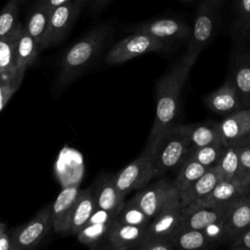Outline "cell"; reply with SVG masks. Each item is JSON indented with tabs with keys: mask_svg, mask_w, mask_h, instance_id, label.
<instances>
[{
	"mask_svg": "<svg viewBox=\"0 0 250 250\" xmlns=\"http://www.w3.org/2000/svg\"><path fill=\"white\" fill-rule=\"evenodd\" d=\"M229 247L232 250H250V228L236 235L229 243Z\"/></svg>",
	"mask_w": 250,
	"mask_h": 250,
	"instance_id": "cell-39",
	"label": "cell"
},
{
	"mask_svg": "<svg viewBox=\"0 0 250 250\" xmlns=\"http://www.w3.org/2000/svg\"><path fill=\"white\" fill-rule=\"evenodd\" d=\"M227 145L223 141L192 149L189 156L207 168L216 166L220 161Z\"/></svg>",
	"mask_w": 250,
	"mask_h": 250,
	"instance_id": "cell-31",
	"label": "cell"
},
{
	"mask_svg": "<svg viewBox=\"0 0 250 250\" xmlns=\"http://www.w3.org/2000/svg\"><path fill=\"white\" fill-rule=\"evenodd\" d=\"M221 180H223V177L217 165L207 169L201 177H199L184 191L179 193L183 207L207 195Z\"/></svg>",
	"mask_w": 250,
	"mask_h": 250,
	"instance_id": "cell-19",
	"label": "cell"
},
{
	"mask_svg": "<svg viewBox=\"0 0 250 250\" xmlns=\"http://www.w3.org/2000/svg\"><path fill=\"white\" fill-rule=\"evenodd\" d=\"M75 1H78V2L82 3V2H84V1H87V0H75Z\"/></svg>",
	"mask_w": 250,
	"mask_h": 250,
	"instance_id": "cell-49",
	"label": "cell"
},
{
	"mask_svg": "<svg viewBox=\"0 0 250 250\" xmlns=\"http://www.w3.org/2000/svg\"><path fill=\"white\" fill-rule=\"evenodd\" d=\"M182 216L183 205L180 200L179 192L173 186L166 204L147 225L146 235L169 236L179 227Z\"/></svg>",
	"mask_w": 250,
	"mask_h": 250,
	"instance_id": "cell-10",
	"label": "cell"
},
{
	"mask_svg": "<svg viewBox=\"0 0 250 250\" xmlns=\"http://www.w3.org/2000/svg\"><path fill=\"white\" fill-rule=\"evenodd\" d=\"M6 231V229H5V225H3L2 223H0V233H3Z\"/></svg>",
	"mask_w": 250,
	"mask_h": 250,
	"instance_id": "cell-45",
	"label": "cell"
},
{
	"mask_svg": "<svg viewBox=\"0 0 250 250\" xmlns=\"http://www.w3.org/2000/svg\"><path fill=\"white\" fill-rule=\"evenodd\" d=\"M93 190L97 208L108 211L116 216L125 202V196L116 188L113 176H104L101 178Z\"/></svg>",
	"mask_w": 250,
	"mask_h": 250,
	"instance_id": "cell-18",
	"label": "cell"
},
{
	"mask_svg": "<svg viewBox=\"0 0 250 250\" xmlns=\"http://www.w3.org/2000/svg\"><path fill=\"white\" fill-rule=\"evenodd\" d=\"M21 27V23H20L17 29L10 35L0 37V74L17 69L15 61V43Z\"/></svg>",
	"mask_w": 250,
	"mask_h": 250,
	"instance_id": "cell-29",
	"label": "cell"
},
{
	"mask_svg": "<svg viewBox=\"0 0 250 250\" xmlns=\"http://www.w3.org/2000/svg\"><path fill=\"white\" fill-rule=\"evenodd\" d=\"M204 2L207 3L208 5H210L211 7L215 8V9H218L221 6L223 0H204Z\"/></svg>",
	"mask_w": 250,
	"mask_h": 250,
	"instance_id": "cell-43",
	"label": "cell"
},
{
	"mask_svg": "<svg viewBox=\"0 0 250 250\" xmlns=\"http://www.w3.org/2000/svg\"><path fill=\"white\" fill-rule=\"evenodd\" d=\"M235 146H250V136H248L247 138L238 142L237 144H235Z\"/></svg>",
	"mask_w": 250,
	"mask_h": 250,
	"instance_id": "cell-44",
	"label": "cell"
},
{
	"mask_svg": "<svg viewBox=\"0 0 250 250\" xmlns=\"http://www.w3.org/2000/svg\"><path fill=\"white\" fill-rule=\"evenodd\" d=\"M113 221L107 223H92L87 224L83 229L77 232V239L80 243L85 244L91 248L97 247V245L106 238L107 232Z\"/></svg>",
	"mask_w": 250,
	"mask_h": 250,
	"instance_id": "cell-28",
	"label": "cell"
},
{
	"mask_svg": "<svg viewBox=\"0 0 250 250\" xmlns=\"http://www.w3.org/2000/svg\"><path fill=\"white\" fill-rule=\"evenodd\" d=\"M191 151L192 147L182 125L174 124L162 136L151 153L154 176L164 175L168 171L179 167Z\"/></svg>",
	"mask_w": 250,
	"mask_h": 250,
	"instance_id": "cell-3",
	"label": "cell"
},
{
	"mask_svg": "<svg viewBox=\"0 0 250 250\" xmlns=\"http://www.w3.org/2000/svg\"><path fill=\"white\" fill-rule=\"evenodd\" d=\"M168 238L174 249L198 250L213 247L202 229L177 228Z\"/></svg>",
	"mask_w": 250,
	"mask_h": 250,
	"instance_id": "cell-24",
	"label": "cell"
},
{
	"mask_svg": "<svg viewBox=\"0 0 250 250\" xmlns=\"http://www.w3.org/2000/svg\"><path fill=\"white\" fill-rule=\"evenodd\" d=\"M247 192L248 188L239 181L223 179L207 195L194 200L193 203L200 205L229 204L245 195Z\"/></svg>",
	"mask_w": 250,
	"mask_h": 250,
	"instance_id": "cell-17",
	"label": "cell"
},
{
	"mask_svg": "<svg viewBox=\"0 0 250 250\" xmlns=\"http://www.w3.org/2000/svg\"><path fill=\"white\" fill-rule=\"evenodd\" d=\"M80 192L79 184L64 187L52 204V228L60 233L69 232L71 214Z\"/></svg>",
	"mask_w": 250,
	"mask_h": 250,
	"instance_id": "cell-11",
	"label": "cell"
},
{
	"mask_svg": "<svg viewBox=\"0 0 250 250\" xmlns=\"http://www.w3.org/2000/svg\"><path fill=\"white\" fill-rule=\"evenodd\" d=\"M218 28L217 9L204 1L199 5L195 14L189 42L184 58L194 64L199 54L207 47L216 34Z\"/></svg>",
	"mask_w": 250,
	"mask_h": 250,
	"instance_id": "cell-5",
	"label": "cell"
},
{
	"mask_svg": "<svg viewBox=\"0 0 250 250\" xmlns=\"http://www.w3.org/2000/svg\"><path fill=\"white\" fill-rule=\"evenodd\" d=\"M204 102L212 111L220 114H229L239 109L242 104L231 79L227 80L218 90L206 96Z\"/></svg>",
	"mask_w": 250,
	"mask_h": 250,
	"instance_id": "cell-16",
	"label": "cell"
},
{
	"mask_svg": "<svg viewBox=\"0 0 250 250\" xmlns=\"http://www.w3.org/2000/svg\"><path fill=\"white\" fill-rule=\"evenodd\" d=\"M146 227L127 225L114 218L106 236L109 248L113 250H136L146 235Z\"/></svg>",
	"mask_w": 250,
	"mask_h": 250,
	"instance_id": "cell-15",
	"label": "cell"
},
{
	"mask_svg": "<svg viewBox=\"0 0 250 250\" xmlns=\"http://www.w3.org/2000/svg\"><path fill=\"white\" fill-rule=\"evenodd\" d=\"M207 169L209 168L203 166L188 155L179 166V171L175 181L173 182V186L180 193L201 177Z\"/></svg>",
	"mask_w": 250,
	"mask_h": 250,
	"instance_id": "cell-26",
	"label": "cell"
},
{
	"mask_svg": "<svg viewBox=\"0 0 250 250\" xmlns=\"http://www.w3.org/2000/svg\"><path fill=\"white\" fill-rule=\"evenodd\" d=\"M96 209L97 205L93 188L80 189L78 199L71 214L69 233L77 234V232L87 225Z\"/></svg>",
	"mask_w": 250,
	"mask_h": 250,
	"instance_id": "cell-21",
	"label": "cell"
},
{
	"mask_svg": "<svg viewBox=\"0 0 250 250\" xmlns=\"http://www.w3.org/2000/svg\"><path fill=\"white\" fill-rule=\"evenodd\" d=\"M39 52L38 44L21 24L15 43L16 68L25 71L28 66L34 63Z\"/></svg>",
	"mask_w": 250,
	"mask_h": 250,
	"instance_id": "cell-22",
	"label": "cell"
},
{
	"mask_svg": "<svg viewBox=\"0 0 250 250\" xmlns=\"http://www.w3.org/2000/svg\"><path fill=\"white\" fill-rule=\"evenodd\" d=\"M51 10L45 0H38L30 10L23 27L33 37L39 46L40 51L47 33Z\"/></svg>",
	"mask_w": 250,
	"mask_h": 250,
	"instance_id": "cell-20",
	"label": "cell"
},
{
	"mask_svg": "<svg viewBox=\"0 0 250 250\" xmlns=\"http://www.w3.org/2000/svg\"><path fill=\"white\" fill-rule=\"evenodd\" d=\"M19 6L8 1L0 12V37H4L13 33L19 26Z\"/></svg>",
	"mask_w": 250,
	"mask_h": 250,
	"instance_id": "cell-35",
	"label": "cell"
},
{
	"mask_svg": "<svg viewBox=\"0 0 250 250\" xmlns=\"http://www.w3.org/2000/svg\"><path fill=\"white\" fill-rule=\"evenodd\" d=\"M136 250H174V248L168 236L145 235L136 247Z\"/></svg>",
	"mask_w": 250,
	"mask_h": 250,
	"instance_id": "cell-37",
	"label": "cell"
},
{
	"mask_svg": "<svg viewBox=\"0 0 250 250\" xmlns=\"http://www.w3.org/2000/svg\"><path fill=\"white\" fill-rule=\"evenodd\" d=\"M225 222L233 238L250 228V202L246 194L230 203L225 215Z\"/></svg>",
	"mask_w": 250,
	"mask_h": 250,
	"instance_id": "cell-23",
	"label": "cell"
},
{
	"mask_svg": "<svg viewBox=\"0 0 250 250\" xmlns=\"http://www.w3.org/2000/svg\"><path fill=\"white\" fill-rule=\"evenodd\" d=\"M71 0H45L47 6L50 8V9H54L56 7H59L64 3H67Z\"/></svg>",
	"mask_w": 250,
	"mask_h": 250,
	"instance_id": "cell-41",
	"label": "cell"
},
{
	"mask_svg": "<svg viewBox=\"0 0 250 250\" xmlns=\"http://www.w3.org/2000/svg\"><path fill=\"white\" fill-rule=\"evenodd\" d=\"M181 1H186V2H190V1H194V0H181Z\"/></svg>",
	"mask_w": 250,
	"mask_h": 250,
	"instance_id": "cell-50",
	"label": "cell"
},
{
	"mask_svg": "<svg viewBox=\"0 0 250 250\" xmlns=\"http://www.w3.org/2000/svg\"><path fill=\"white\" fill-rule=\"evenodd\" d=\"M154 177L152 156L144 150L138 158L113 176V182L118 191L126 196L132 190L144 188Z\"/></svg>",
	"mask_w": 250,
	"mask_h": 250,
	"instance_id": "cell-7",
	"label": "cell"
},
{
	"mask_svg": "<svg viewBox=\"0 0 250 250\" xmlns=\"http://www.w3.org/2000/svg\"><path fill=\"white\" fill-rule=\"evenodd\" d=\"M237 147L239 154V172L237 181L247 188V183L250 180V146H237Z\"/></svg>",
	"mask_w": 250,
	"mask_h": 250,
	"instance_id": "cell-38",
	"label": "cell"
},
{
	"mask_svg": "<svg viewBox=\"0 0 250 250\" xmlns=\"http://www.w3.org/2000/svg\"><path fill=\"white\" fill-rule=\"evenodd\" d=\"M113 26L103 22L74 43L62 55L57 85L62 89L81 76L97 60L113 33Z\"/></svg>",
	"mask_w": 250,
	"mask_h": 250,
	"instance_id": "cell-2",
	"label": "cell"
},
{
	"mask_svg": "<svg viewBox=\"0 0 250 250\" xmlns=\"http://www.w3.org/2000/svg\"><path fill=\"white\" fill-rule=\"evenodd\" d=\"M217 124L221 139L227 146L237 144L250 136V106L229 113Z\"/></svg>",
	"mask_w": 250,
	"mask_h": 250,
	"instance_id": "cell-14",
	"label": "cell"
},
{
	"mask_svg": "<svg viewBox=\"0 0 250 250\" xmlns=\"http://www.w3.org/2000/svg\"><path fill=\"white\" fill-rule=\"evenodd\" d=\"M110 0H94V5L93 7L95 9H101L103 7H104Z\"/></svg>",
	"mask_w": 250,
	"mask_h": 250,
	"instance_id": "cell-42",
	"label": "cell"
},
{
	"mask_svg": "<svg viewBox=\"0 0 250 250\" xmlns=\"http://www.w3.org/2000/svg\"><path fill=\"white\" fill-rule=\"evenodd\" d=\"M126 30L131 33H146L169 43L186 40L190 36L191 32L189 25L186 21L176 18H159L143 21L128 26Z\"/></svg>",
	"mask_w": 250,
	"mask_h": 250,
	"instance_id": "cell-9",
	"label": "cell"
},
{
	"mask_svg": "<svg viewBox=\"0 0 250 250\" xmlns=\"http://www.w3.org/2000/svg\"><path fill=\"white\" fill-rule=\"evenodd\" d=\"M246 195H247V197H248V200H249V202H250V190L246 193Z\"/></svg>",
	"mask_w": 250,
	"mask_h": 250,
	"instance_id": "cell-47",
	"label": "cell"
},
{
	"mask_svg": "<svg viewBox=\"0 0 250 250\" xmlns=\"http://www.w3.org/2000/svg\"><path fill=\"white\" fill-rule=\"evenodd\" d=\"M115 219L127 225L140 227H147L150 222V219L132 199L128 202H124L122 208L115 216Z\"/></svg>",
	"mask_w": 250,
	"mask_h": 250,
	"instance_id": "cell-33",
	"label": "cell"
},
{
	"mask_svg": "<svg viewBox=\"0 0 250 250\" xmlns=\"http://www.w3.org/2000/svg\"><path fill=\"white\" fill-rule=\"evenodd\" d=\"M182 128L192 149L222 141L218 124H187Z\"/></svg>",
	"mask_w": 250,
	"mask_h": 250,
	"instance_id": "cell-25",
	"label": "cell"
},
{
	"mask_svg": "<svg viewBox=\"0 0 250 250\" xmlns=\"http://www.w3.org/2000/svg\"><path fill=\"white\" fill-rule=\"evenodd\" d=\"M172 188L173 182L160 180L152 186L142 189L131 199L151 220L166 204Z\"/></svg>",
	"mask_w": 250,
	"mask_h": 250,
	"instance_id": "cell-13",
	"label": "cell"
},
{
	"mask_svg": "<svg viewBox=\"0 0 250 250\" xmlns=\"http://www.w3.org/2000/svg\"><path fill=\"white\" fill-rule=\"evenodd\" d=\"M192 63L182 57L156 84V112L145 151L151 154L162 136L175 124L181 92Z\"/></svg>",
	"mask_w": 250,
	"mask_h": 250,
	"instance_id": "cell-1",
	"label": "cell"
},
{
	"mask_svg": "<svg viewBox=\"0 0 250 250\" xmlns=\"http://www.w3.org/2000/svg\"><path fill=\"white\" fill-rule=\"evenodd\" d=\"M81 10V3L71 0L51 10L47 33L42 50L56 46L69 33Z\"/></svg>",
	"mask_w": 250,
	"mask_h": 250,
	"instance_id": "cell-8",
	"label": "cell"
},
{
	"mask_svg": "<svg viewBox=\"0 0 250 250\" xmlns=\"http://www.w3.org/2000/svg\"><path fill=\"white\" fill-rule=\"evenodd\" d=\"M248 34H249V35H250V29H249V31H248Z\"/></svg>",
	"mask_w": 250,
	"mask_h": 250,
	"instance_id": "cell-51",
	"label": "cell"
},
{
	"mask_svg": "<svg viewBox=\"0 0 250 250\" xmlns=\"http://www.w3.org/2000/svg\"><path fill=\"white\" fill-rule=\"evenodd\" d=\"M171 48V43L148 35L134 32L116 42L104 57V62L116 65L126 62L141 55L150 52H164Z\"/></svg>",
	"mask_w": 250,
	"mask_h": 250,
	"instance_id": "cell-4",
	"label": "cell"
},
{
	"mask_svg": "<svg viewBox=\"0 0 250 250\" xmlns=\"http://www.w3.org/2000/svg\"><path fill=\"white\" fill-rule=\"evenodd\" d=\"M23 74L24 71L20 69L0 74V112L18 90L22 81Z\"/></svg>",
	"mask_w": 250,
	"mask_h": 250,
	"instance_id": "cell-32",
	"label": "cell"
},
{
	"mask_svg": "<svg viewBox=\"0 0 250 250\" xmlns=\"http://www.w3.org/2000/svg\"><path fill=\"white\" fill-rule=\"evenodd\" d=\"M217 166L219 167L224 180L237 181L239 172V154L237 146L228 145Z\"/></svg>",
	"mask_w": 250,
	"mask_h": 250,
	"instance_id": "cell-30",
	"label": "cell"
},
{
	"mask_svg": "<svg viewBox=\"0 0 250 250\" xmlns=\"http://www.w3.org/2000/svg\"><path fill=\"white\" fill-rule=\"evenodd\" d=\"M230 203L224 205H200L191 202L183 207V216L178 228L202 229L206 226L223 219Z\"/></svg>",
	"mask_w": 250,
	"mask_h": 250,
	"instance_id": "cell-12",
	"label": "cell"
},
{
	"mask_svg": "<svg viewBox=\"0 0 250 250\" xmlns=\"http://www.w3.org/2000/svg\"><path fill=\"white\" fill-rule=\"evenodd\" d=\"M0 250H10V236L6 231L0 233Z\"/></svg>",
	"mask_w": 250,
	"mask_h": 250,
	"instance_id": "cell-40",
	"label": "cell"
},
{
	"mask_svg": "<svg viewBox=\"0 0 250 250\" xmlns=\"http://www.w3.org/2000/svg\"><path fill=\"white\" fill-rule=\"evenodd\" d=\"M247 188H248V191L250 190V180L248 181V183H247Z\"/></svg>",
	"mask_w": 250,
	"mask_h": 250,
	"instance_id": "cell-48",
	"label": "cell"
},
{
	"mask_svg": "<svg viewBox=\"0 0 250 250\" xmlns=\"http://www.w3.org/2000/svg\"><path fill=\"white\" fill-rule=\"evenodd\" d=\"M235 13L233 28L238 36L244 37L250 29V0H236Z\"/></svg>",
	"mask_w": 250,
	"mask_h": 250,
	"instance_id": "cell-36",
	"label": "cell"
},
{
	"mask_svg": "<svg viewBox=\"0 0 250 250\" xmlns=\"http://www.w3.org/2000/svg\"><path fill=\"white\" fill-rule=\"evenodd\" d=\"M10 1H12V2L16 3L18 6H20L21 4H22V3H23V1H24V0H10Z\"/></svg>",
	"mask_w": 250,
	"mask_h": 250,
	"instance_id": "cell-46",
	"label": "cell"
},
{
	"mask_svg": "<svg viewBox=\"0 0 250 250\" xmlns=\"http://www.w3.org/2000/svg\"><path fill=\"white\" fill-rule=\"evenodd\" d=\"M52 204L44 206L24 225L9 232L10 250L30 249L37 246L50 232Z\"/></svg>",
	"mask_w": 250,
	"mask_h": 250,
	"instance_id": "cell-6",
	"label": "cell"
},
{
	"mask_svg": "<svg viewBox=\"0 0 250 250\" xmlns=\"http://www.w3.org/2000/svg\"><path fill=\"white\" fill-rule=\"evenodd\" d=\"M202 231L211 242L212 246L229 244L232 240V234L225 222V217L202 229Z\"/></svg>",
	"mask_w": 250,
	"mask_h": 250,
	"instance_id": "cell-34",
	"label": "cell"
},
{
	"mask_svg": "<svg viewBox=\"0 0 250 250\" xmlns=\"http://www.w3.org/2000/svg\"><path fill=\"white\" fill-rule=\"evenodd\" d=\"M231 81L240 96L242 104L250 106V55L246 54L238 59Z\"/></svg>",
	"mask_w": 250,
	"mask_h": 250,
	"instance_id": "cell-27",
	"label": "cell"
}]
</instances>
